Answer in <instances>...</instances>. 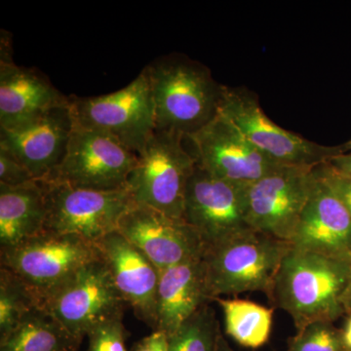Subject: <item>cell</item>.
<instances>
[{"label":"cell","instance_id":"obj_1","mask_svg":"<svg viewBox=\"0 0 351 351\" xmlns=\"http://www.w3.org/2000/svg\"><path fill=\"white\" fill-rule=\"evenodd\" d=\"M351 263L291 247L269 300L287 313L298 330L313 321L334 322L346 313Z\"/></svg>","mask_w":351,"mask_h":351},{"label":"cell","instance_id":"obj_2","mask_svg":"<svg viewBox=\"0 0 351 351\" xmlns=\"http://www.w3.org/2000/svg\"><path fill=\"white\" fill-rule=\"evenodd\" d=\"M144 69L151 84L156 130L188 137L218 114L223 85L204 64L170 55Z\"/></svg>","mask_w":351,"mask_h":351},{"label":"cell","instance_id":"obj_3","mask_svg":"<svg viewBox=\"0 0 351 351\" xmlns=\"http://www.w3.org/2000/svg\"><path fill=\"white\" fill-rule=\"evenodd\" d=\"M292 245L249 230L205 251V278L210 299L247 292L269 298L274 280Z\"/></svg>","mask_w":351,"mask_h":351},{"label":"cell","instance_id":"obj_4","mask_svg":"<svg viewBox=\"0 0 351 351\" xmlns=\"http://www.w3.org/2000/svg\"><path fill=\"white\" fill-rule=\"evenodd\" d=\"M195 167L184 136L156 130L138 152L126 189L136 204L182 219L186 189Z\"/></svg>","mask_w":351,"mask_h":351},{"label":"cell","instance_id":"obj_5","mask_svg":"<svg viewBox=\"0 0 351 351\" xmlns=\"http://www.w3.org/2000/svg\"><path fill=\"white\" fill-rule=\"evenodd\" d=\"M99 257L96 246L80 237L44 230L0 250V265L24 283L43 308L78 270Z\"/></svg>","mask_w":351,"mask_h":351},{"label":"cell","instance_id":"obj_6","mask_svg":"<svg viewBox=\"0 0 351 351\" xmlns=\"http://www.w3.org/2000/svg\"><path fill=\"white\" fill-rule=\"evenodd\" d=\"M219 112L230 120L252 145L282 166L314 168L351 152L350 142L324 145L277 125L265 115L257 95L243 87L223 85Z\"/></svg>","mask_w":351,"mask_h":351},{"label":"cell","instance_id":"obj_7","mask_svg":"<svg viewBox=\"0 0 351 351\" xmlns=\"http://www.w3.org/2000/svg\"><path fill=\"white\" fill-rule=\"evenodd\" d=\"M75 125L101 132L136 154L156 131L151 84L145 69L126 87L98 97H69Z\"/></svg>","mask_w":351,"mask_h":351},{"label":"cell","instance_id":"obj_8","mask_svg":"<svg viewBox=\"0 0 351 351\" xmlns=\"http://www.w3.org/2000/svg\"><path fill=\"white\" fill-rule=\"evenodd\" d=\"M38 182L45 195L44 230L75 235L94 245L117 232L120 219L135 204L127 189L101 191Z\"/></svg>","mask_w":351,"mask_h":351},{"label":"cell","instance_id":"obj_9","mask_svg":"<svg viewBox=\"0 0 351 351\" xmlns=\"http://www.w3.org/2000/svg\"><path fill=\"white\" fill-rule=\"evenodd\" d=\"M137 154L101 132L75 126L63 160L45 181L75 188L113 191L126 189Z\"/></svg>","mask_w":351,"mask_h":351},{"label":"cell","instance_id":"obj_10","mask_svg":"<svg viewBox=\"0 0 351 351\" xmlns=\"http://www.w3.org/2000/svg\"><path fill=\"white\" fill-rule=\"evenodd\" d=\"M248 186L218 179L196 164L182 219L197 233L205 251L253 230L247 221Z\"/></svg>","mask_w":351,"mask_h":351},{"label":"cell","instance_id":"obj_11","mask_svg":"<svg viewBox=\"0 0 351 351\" xmlns=\"http://www.w3.org/2000/svg\"><path fill=\"white\" fill-rule=\"evenodd\" d=\"M126 302L101 257L82 267L43 308L83 341L95 327L123 318Z\"/></svg>","mask_w":351,"mask_h":351},{"label":"cell","instance_id":"obj_12","mask_svg":"<svg viewBox=\"0 0 351 351\" xmlns=\"http://www.w3.org/2000/svg\"><path fill=\"white\" fill-rule=\"evenodd\" d=\"M313 169L279 166L249 184L247 221L252 230L291 243L313 189Z\"/></svg>","mask_w":351,"mask_h":351},{"label":"cell","instance_id":"obj_13","mask_svg":"<svg viewBox=\"0 0 351 351\" xmlns=\"http://www.w3.org/2000/svg\"><path fill=\"white\" fill-rule=\"evenodd\" d=\"M186 141L196 164L225 181L250 184L282 166L258 151L221 112Z\"/></svg>","mask_w":351,"mask_h":351},{"label":"cell","instance_id":"obj_14","mask_svg":"<svg viewBox=\"0 0 351 351\" xmlns=\"http://www.w3.org/2000/svg\"><path fill=\"white\" fill-rule=\"evenodd\" d=\"M117 230L159 270L202 258L205 253L197 233L184 219L144 205L135 203L120 219Z\"/></svg>","mask_w":351,"mask_h":351},{"label":"cell","instance_id":"obj_15","mask_svg":"<svg viewBox=\"0 0 351 351\" xmlns=\"http://www.w3.org/2000/svg\"><path fill=\"white\" fill-rule=\"evenodd\" d=\"M11 34L0 36V129L23 125L52 108L68 105L64 96L36 69L13 61Z\"/></svg>","mask_w":351,"mask_h":351},{"label":"cell","instance_id":"obj_16","mask_svg":"<svg viewBox=\"0 0 351 351\" xmlns=\"http://www.w3.org/2000/svg\"><path fill=\"white\" fill-rule=\"evenodd\" d=\"M75 126L69 103L23 125L0 129V147L19 160L36 181H45L63 160Z\"/></svg>","mask_w":351,"mask_h":351},{"label":"cell","instance_id":"obj_17","mask_svg":"<svg viewBox=\"0 0 351 351\" xmlns=\"http://www.w3.org/2000/svg\"><path fill=\"white\" fill-rule=\"evenodd\" d=\"M95 246L124 302L154 331L160 270L119 230L106 235Z\"/></svg>","mask_w":351,"mask_h":351},{"label":"cell","instance_id":"obj_18","mask_svg":"<svg viewBox=\"0 0 351 351\" xmlns=\"http://www.w3.org/2000/svg\"><path fill=\"white\" fill-rule=\"evenodd\" d=\"M313 189L291 245L336 260L351 263V216L315 175Z\"/></svg>","mask_w":351,"mask_h":351},{"label":"cell","instance_id":"obj_19","mask_svg":"<svg viewBox=\"0 0 351 351\" xmlns=\"http://www.w3.org/2000/svg\"><path fill=\"white\" fill-rule=\"evenodd\" d=\"M202 258L160 270L156 330L166 332L168 337L201 306L211 302Z\"/></svg>","mask_w":351,"mask_h":351},{"label":"cell","instance_id":"obj_20","mask_svg":"<svg viewBox=\"0 0 351 351\" xmlns=\"http://www.w3.org/2000/svg\"><path fill=\"white\" fill-rule=\"evenodd\" d=\"M45 195L40 182L20 186L0 184V250L44 232Z\"/></svg>","mask_w":351,"mask_h":351},{"label":"cell","instance_id":"obj_21","mask_svg":"<svg viewBox=\"0 0 351 351\" xmlns=\"http://www.w3.org/2000/svg\"><path fill=\"white\" fill-rule=\"evenodd\" d=\"M82 343L52 314L36 307L19 326L0 339V351H78Z\"/></svg>","mask_w":351,"mask_h":351},{"label":"cell","instance_id":"obj_22","mask_svg":"<svg viewBox=\"0 0 351 351\" xmlns=\"http://www.w3.org/2000/svg\"><path fill=\"white\" fill-rule=\"evenodd\" d=\"M223 313L225 331L237 343L258 348L269 341L271 334L274 309L241 299L215 298Z\"/></svg>","mask_w":351,"mask_h":351},{"label":"cell","instance_id":"obj_23","mask_svg":"<svg viewBox=\"0 0 351 351\" xmlns=\"http://www.w3.org/2000/svg\"><path fill=\"white\" fill-rule=\"evenodd\" d=\"M221 334L214 309L204 304L168 337L169 351H216Z\"/></svg>","mask_w":351,"mask_h":351},{"label":"cell","instance_id":"obj_24","mask_svg":"<svg viewBox=\"0 0 351 351\" xmlns=\"http://www.w3.org/2000/svg\"><path fill=\"white\" fill-rule=\"evenodd\" d=\"M39 307L24 283L0 267V339L16 329L25 316Z\"/></svg>","mask_w":351,"mask_h":351},{"label":"cell","instance_id":"obj_25","mask_svg":"<svg viewBox=\"0 0 351 351\" xmlns=\"http://www.w3.org/2000/svg\"><path fill=\"white\" fill-rule=\"evenodd\" d=\"M287 351H348L343 332L331 321L317 320L308 323L289 341Z\"/></svg>","mask_w":351,"mask_h":351},{"label":"cell","instance_id":"obj_26","mask_svg":"<svg viewBox=\"0 0 351 351\" xmlns=\"http://www.w3.org/2000/svg\"><path fill=\"white\" fill-rule=\"evenodd\" d=\"M86 351H127L126 330L122 318L101 323L88 332Z\"/></svg>","mask_w":351,"mask_h":351},{"label":"cell","instance_id":"obj_27","mask_svg":"<svg viewBox=\"0 0 351 351\" xmlns=\"http://www.w3.org/2000/svg\"><path fill=\"white\" fill-rule=\"evenodd\" d=\"M313 171L314 175L326 184L351 216V180L341 174L328 161L316 166Z\"/></svg>","mask_w":351,"mask_h":351},{"label":"cell","instance_id":"obj_28","mask_svg":"<svg viewBox=\"0 0 351 351\" xmlns=\"http://www.w3.org/2000/svg\"><path fill=\"white\" fill-rule=\"evenodd\" d=\"M36 181L32 173L19 160L0 147V184L20 186Z\"/></svg>","mask_w":351,"mask_h":351},{"label":"cell","instance_id":"obj_29","mask_svg":"<svg viewBox=\"0 0 351 351\" xmlns=\"http://www.w3.org/2000/svg\"><path fill=\"white\" fill-rule=\"evenodd\" d=\"M132 351H169V338L166 332L154 330L138 341Z\"/></svg>","mask_w":351,"mask_h":351},{"label":"cell","instance_id":"obj_30","mask_svg":"<svg viewBox=\"0 0 351 351\" xmlns=\"http://www.w3.org/2000/svg\"><path fill=\"white\" fill-rule=\"evenodd\" d=\"M328 162L351 180V152L332 157Z\"/></svg>","mask_w":351,"mask_h":351},{"label":"cell","instance_id":"obj_31","mask_svg":"<svg viewBox=\"0 0 351 351\" xmlns=\"http://www.w3.org/2000/svg\"><path fill=\"white\" fill-rule=\"evenodd\" d=\"M343 336L346 350L351 351V313L350 314V317H348V322H346L345 330L343 331Z\"/></svg>","mask_w":351,"mask_h":351},{"label":"cell","instance_id":"obj_32","mask_svg":"<svg viewBox=\"0 0 351 351\" xmlns=\"http://www.w3.org/2000/svg\"><path fill=\"white\" fill-rule=\"evenodd\" d=\"M216 351H235L233 350L232 346H230V343L226 341L225 337L223 336V334H221V336L219 337L218 339V345H217V350Z\"/></svg>","mask_w":351,"mask_h":351},{"label":"cell","instance_id":"obj_33","mask_svg":"<svg viewBox=\"0 0 351 351\" xmlns=\"http://www.w3.org/2000/svg\"><path fill=\"white\" fill-rule=\"evenodd\" d=\"M345 308L346 313L350 314L351 313V283L350 287H348V291H346V298H345Z\"/></svg>","mask_w":351,"mask_h":351},{"label":"cell","instance_id":"obj_34","mask_svg":"<svg viewBox=\"0 0 351 351\" xmlns=\"http://www.w3.org/2000/svg\"><path fill=\"white\" fill-rule=\"evenodd\" d=\"M350 142V147H351V140L348 141Z\"/></svg>","mask_w":351,"mask_h":351}]
</instances>
